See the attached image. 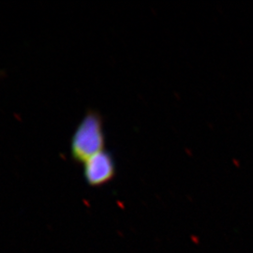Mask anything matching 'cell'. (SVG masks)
<instances>
[{"label":"cell","instance_id":"obj_2","mask_svg":"<svg viewBox=\"0 0 253 253\" xmlns=\"http://www.w3.org/2000/svg\"><path fill=\"white\" fill-rule=\"evenodd\" d=\"M116 165L112 155L103 150L84 163V177L91 187H100L115 177Z\"/></svg>","mask_w":253,"mask_h":253},{"label":"cell","instance_id":"obj_1","mask_svg":"<svg viewBox=\"0 0 253 253\" xmlns=\"http://www.w3.org/2000/svg\"><path fill=\"white\" fill-rule=\"evenodd\" d=\"M104 132L102 118L100 113L89 111L76 127L71 144V153L73 160L84 163L91 157L104 149Z\"/></svg>","mask_w":253,"mask_h":253}]
</instances>
